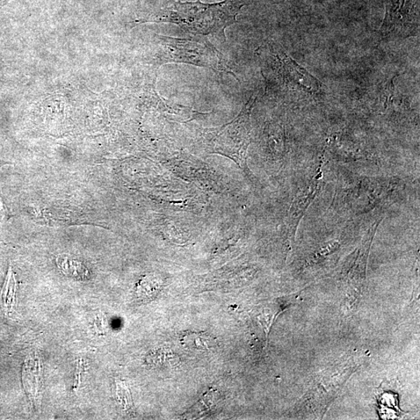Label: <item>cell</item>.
<instances>
[{
	"label": "cell",
	"instance_id": "1",
	"mask_svg": "<svg viewBox=\"0 0 420 420\" xmlns=\"http://www.w3.org/2000/svg\"><path fill=\"white\" fill-rule=\"evenodd\" d=\"M249 0H224L216 4L175 2L166 7L156 22L175 24L195 34L213 35L225 40V29L236 23V17Z\"/></svg>",
	"mask_w": 420,
	"mask_h": 420
},
{
	"label": "cell",
	"instance_id": "2",
	"mask_svg": "<svg viewBox=\"0 0 420 420\" xmlns=\"http://www.w3.org/2000/svg\"><path fill=\"white\" fill-rule=\"evenodd\" d=\"M256 97L252 96L232 121L205 132V143L210 154L227 157L245 168L251 143L250 117Z\"/></svg>",
	"mask_w": 420,
	"mask_h": 420
},
{
	"label": "cell",
	"instance_id": "3",
	"mask_svg": "<svg viewBox=\"0 0 420 420\" xmlns=\"http://www.w3.org/2000/svg\"><path fill=\"white\" fill-rule=\"evenodd\" d=\"M160 63H186L193 66L226 72L236 76L229 68L223 56L211 43L202 39H176L160 36Z\"/></svg>",
	"mask_w": 420,
	"mask_h": 420
},
{
	"label": "cell",
	"instance_id": "4",
	"mask_svg": "<svg viewBox=\"0 0 420 420\" xmlns=\"http://www.w3.org/2000/svg\"><path fill=\"white\" fill-rule=\"evenodd\" d=\"M323 184V175L320 171L296 195L287 215L288 235L291 241H294L300 222L318 194L321 192Z\"/></svg>",
	"mask_w": 420,
	"mask_h": 420
},
{
	"label": "cell",
	"instance_id": "5",
	"mask_svg": "<svg viewBox=\"0 0 420 420\" xmlns=\"http://www.w3.org/2000/svg\"><path fill=\"white\" fill-rule=\"evenodd\" d=\"M182 343L187 348L205 351L211 348L214 342L213 338L205 333L188 332L183 337Z\"/></svg>",
	"mask_w": 420,
	"mask_h": 420
},
{
	"label": "cell",
	"instance_id": "6",
	"mask_svg": "<svg viewBox=\"0 0 420 420\" xmlns=\"http://www.w3.org/2000/svg\"><path fill=\"white\" fill-rule=\"evenodd\" d=\"M6 218V210L4 207L1 198H0V228L3 226Z\"/></svg>",
	"mask_w": 420,
	"mask_h": 420
}]
</instances>
